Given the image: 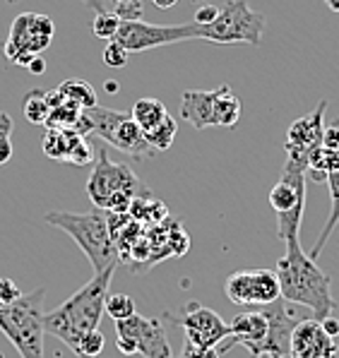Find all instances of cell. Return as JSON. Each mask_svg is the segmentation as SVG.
I'll return each mask as SVG.
<instances>
[{
	"instance_id": "obj_1",
	"label": "cell",
	"mask_w": 339,
	"mask_h": 358,
	"mask_svg": "<svg viewBox=\"0 0 339 358\" xmlns=\"http://www.w3.org/2000/svg\"><path fill=\"white\" fill-rule=\"evenodd\" d=\"M284 243H287V252L275 267L282 286V299L294 306L310 308L315 320L332 315V310L337 308V301L332 296V277L322 272L318 262L303 252L301 234L287 236Z\"/></svg>"
},
{
	"instance_id": "obj_2",
	"label": "cell",
	"mask_w": 339,
	"mask_h": 358,
	"mask_svg": "<svg viewBox=\"0 0 339 358\" xmlns=\"http://www.w3.org/2000/svg\"><path fill=\"white\" fill-rule=\"evenodd\" d=\"M116 269L94 272L78 294H73L63 306L43 315V327L48 334L58 337L70 349H78L80 339L92 329H99L101 315L106 313V296Z\"/></svg>"
},
{
	"instance_id": "obj_3",
	"label": "cell",
	"mask_w": 339,
	"mask_h": 358,
	"mask_svg": "<svg viewBox=\"0 0 339 358\" xmlns=\"http://www.w3.org/2000/svg\"><path fill=\"white\" fill-rule=\"evenodd\" d=\"M51 227L70 236L80 250L89 257L92 269L94 272H106V269H116L120 264V252L116 248V241L108 229L106 214L103 209L94 207L92 212L75 214V212H48L46 217Z\"/></svg>"
},
{
	"instance_id": "obj_4",
	"label": "cell",
	"mask_w": 339,
	"mask_h": 358,
	"mask_svg": "<svg viewBox=\"0 0 339 358\" xmlns=\"http://www.w3.org/2000/svg\"><path fill=\"white\" fill-rule=\"evenodd\" d=\"M87 195L94 202V207L125 214L135 197H147L150 190L142 185V180L133 173V169L125 166V164H113L106 150H99L89 180H87Z\"/></svg>"
},
{
	"instance_id": "obj_5",
	"label": "cell",
	"mask_w": 339,
	"mask_h": 358,
	"mask_svg": "<svg viewBox=\"0 0 339 358\" xmlns=\"http://www.w3.org/2000/svg\"><path fill=\"white\" fill-rule=\"evenodd\" d=\"M43 296L46 289H34L0 308V332L22 358H43Z\"/></svg>"
},
{
	"instance_id": "obj_6",
	"label": "cell",
	"mask_w": 339,
	"mask_h": 358,
	"mask_svg": "<svg viewBox=\"0 0 339 358\" xmlns=\"http://www.w3.org/2000/svg\"><path fill=\"white\" fill-rule=\"evenodd\" d=\"M308 157H287L282 178L270 190V207L277 214V236L284 238L291 231H301L305 212V195H308Z\"/></svg>"
},
{
	"instance_id": "obj_7",
	"label": "cell",
	"mask_w": 339,
	"mask_h": 358,
	"mask_svg": "<svg viewBox=\"0 0 339 358\" xmlns=\"http://www.w3.org/2000/svg\"><path fill=\"white\" fill-rule=\"evenodd\" d=\"M180 115L195 130H205L212 125L233 128L240 118V99L233 94L231 87L222 85L219 90H188L183 92Z\"/></svg>"
},
{
	"instance_id": "obj_8",
	"label": "cell",
	"mask_w": 339,
	"mask_h": 358,
	"mask_svg": "<svg viewBox=\"0 0 339 358\" xmlns=\"http://www.w3.org/2000/svg\"><path fill=\"white\" fill-rule=\"evenodd\" d=\"M265 15L250 10L245 0H226L219 8V15L207 27L205 41L212 43H250L260 46L265 34Z\"/></svg>"
},
{
	"instance_id": "obj_9",
	"label": "cell",
	"mask_w": 339,
	"mask_h": 358,
	"mask_svg": "<svg viewBox=\"0 0 339 358\" xmlns=\"http://www.w3.org/2000/svg\"><path fill=\"white\" fill-rule=\"evenodd\" d=\"M85 113L92 120V132L99 135L111 147H116L118 152L135 159L154 157L157 150L150 145V140L145 137V132H142V128L135 123L130 113L113 111V108L99 106V103L94 108H87Z\"/></svg>"
},
{
	"instance_id": "obj_10",
	"label": "cell",
	"mask_w": 339,
	"mask_h": 358,
	"mask_svg": "<svg viewBox=\"0 0 339 358\" xmlns=\"http://www.w3.org/2000/svg\"><path fill=\"white\" fill-rule=\"evenodd\" d=\"M207 36V27L190 22V24H150L145 20H120L116 41L123 43L130 53H145L150 48L168 46V43L190 41V38Z\"/></svg>"
},
{
	"instance_id": "obj_11",
	"label": "cell",
	"mask_w": 339,
	"mask_h": 358,
	"mask_svg": "<svg viewBox=\"0 0 339 358\" xmlns=\"http://www.w3.org/2000/svg\"><path fill=\"white\" fill-rule=\"evenodd\" d=\"M56 24L46 15L24 13L17 15L10 27L8 41L3 43V53L10 63H15L22 56H41L53 41Z\"/></svg>"
},
{
	"instance_id": "obj_12",
	"label": "cell",
	"mask_w": 339,
	"mask_h": 358,
	"mask_svg": "<svg viewBox=\"0 0 339 358\" xmlns=\"http://www.w3.org/2000/svg\"><path fill=\"white\" fill-rule=\"evenodd\" d=\"M229 301L243 308H262L282 299V286L277 279L275 269H248V272H236L226 279Z\"/></svg>"
},
{
	"instance_id": "obj_13",
	"label": "cell",
	"mask_w": 339,
	"mask_h": 358,
	"mask_svg": "<svg viewBox=\"0 0 339 358\" xmlns=\"http://www.w3.org/2000/svg\"><path fill=\"white\" fill-rule=\"evenodd\" d=\"M166 320H173L180 324L185 332V341L195 346H205V349H219V344L229 337V322L222 320L219 313L212 308H205L198 301L185 303L183 315H171L166 313Z\"/></svg>"
},
{
	"instance_id": "obj_14",
	"label": "cell",
	"mask_w": 339,
	"mask_h": 358,
	"mask_svg": "<svg viewBox=\"0 0 339 358\" xmlns=\"http://www.w3.org/2000/svg\"><path fill=\"white\" fill-rule=\"evenodd\" d=\"M116 337L130 339L135 344V351L145 358H173L166 327L154 317H145L135 313L125 320H116Z\"/></svg>"
},
{
	"instance_id": "obj_15",
	"label": "cell",
	"mask_w": 339,
	"mask_h": 358,
	"mask_svg": "<svg viewBox=\"0 0 339 358\" xmlns=\"http://www.w3.org/2000/svg\"><path fill=\"white\" fill-rule=\"evenodd\" d=\"M289 358H339V344L315 317H301L289 341Z\"/></svg>"
},
{
	"instance_id": "obj_16",
	"label": "cell",
	"mask_w": 339,
	"mask_h": 358,
	"mask_svg": "<svg viewBox=\"0 0 339 358\" xmlns=\"http://www.w3.org/2000/svg\"><path fill=\"white\" fill-rule=\"evenodd\" d=\"M325 111L327 101H320L315 111L303 118L294 120L287 130V157H310L315 147L322 145V130H325Z\"/></svg>"
},
{
	"instance_id": "obj_17",
	"label": "cell",
	"mask_w": 339,
	"mask_h": 358,
	"mask_svg": "<svg viewBox=\"0 0 339 358\" xmlns=\"http://www.w3.org/2000/svg\"><path fill=\"white\" fill-rule=\"evenodd\" d=\"M325 183H327V190H330V214H327V222L320 231L318 241H315L313 250H310V257H313V260H318V255L325 250L332 231H335L337 224H339V169L332 171V173H327Z\"/></svg>"
},
{
	"instance_id": "obj_18",
	"label": "cell",
	"mask_w": 339,
	"mask_h": 358,
	"mask_svg": "<svg viewBox=\"0 0 339 358\" xmlns=\"http://www.w3.org/2000/svg\"><path fill=\"white\" fill-rule=\"evenodd\" d=\"M130 115H133V120L142 128V132H150L168 118V111L159 99H140V101H135Z\"/></svg>"
},
{
	"instance_id": "obj_19",
	"label": "cell",
	"mask_w": 339,
	"mask_h": 358,
	"mask_svg": "<svg viewBox=\"0 0 339 358\" xmlns=\"http://www.w3.org/2000/svg\"><path fill=\"white\" fill-rule=\"evenodd\" d=\"M78 132L68 130V128H46V135L41 140V150L48 159H58V162H65L70 154V147H73V140Z\"/></svg>"
},
{
	"instance_id": "obj_20",
	"label": "cell",
	"mask_w": 339,
	"mask_h": 358,
	"mask_svg": "<svg viewBox=\"0 0 339 358\" xmlns=\"http://www.w3.org/2000/svg\"><path fill=\"white\" fill-rule=\"evenodd\" d=\"M85 3L94 10V22H92V31H94V36L103 38V41H113L118 34L120 17L116 13H108L99 0H85Z\"/></svg>"
},
{
	"instance_id": "obj_21",
	"label": "cell",
	"mask_w": 339,
	"mask_h": 358,
	"mask_svg": "<svg viewBox=\"0 0 339 358\" xmlns=\"http://www.w3.org/2000/svg\"><path fill=\"white\" fill-rule=\"evenodd\" d=\"M58 92L63 94L65 99H70V101H75L80 108H94L96 103V90L89 85L87 80H65L63 85L58 87Z\"/></svg>"
},
{
	"instance_id": "obj_22",
	"label": "cell",
	"mask_w": 339,
	"mask_h": 358,
	"mask_svg": "<svg viewBox=\"0 0 339 358\" xmlns=\"http://www.w3.org/2000/svg\"><path fill=\"white\" fill-rule=\"evenodd\" d=\"M22 111H24L27 120L34 125H46V118L51 113L48 106V90H31L22 101Z\"/></svg>"
},
{
	"instance_id": "obj_23",
	"label": "cell",
	"mask_w": 339,
	"mask_h": 358,
	"mask_svg": "<svg viewBox=\"0 0 339 358\" xmlns=\"http://www.w3.org/2000/svg\"><path fill=\"white\" fill-rule=\"evenodd\" d=\"M82 111H85V108H80L75 101L63 99L58 106L51 108V113H48V118H46V128H68V130H73L75 125H78Z\"/></svg>"
},
{
	"instance_id": "obj_24",
	"label": "cell",
	"mask_w": 339,
	"mask_h": 358,
	"mask_svg": "<svg viewBox=\"0 0 339 358\" xmlns=\"http://www.w3.org/2000/svg\"><path fill=\"white\" fill-rule=\"evenodd\" d=\"M176 132H178L176 120H173V115H168V118L157 125L154 130L145 132V137L150 140V145L154 147L157 152H166L168 147L173 145V140H176Z\"/></svg>"
},
{
	"instance_id": "obj_25",
	"label": "cell",
	"mask_w": 339,
	"mask_h": 358,
	"mask_svg": "<svg viewBox=\"0 0 339 358\" xmlns=\"http://www.w3.org/2000/svg\"><path fill=\"white\" fill-rule=\"evenodd\" d=\"M94 159H96V150L87 142V137L75 135L73 147H70V154H68V159H65V164H73V166H89V164H94Z\"/></svg>"
},
{
	"instance_id": "obj_26",
	"label": "cell",
	"mask_w": 339,
	"mask_h": 358,
	"mask_svg": "<svg viewBox=\"0 0 339 358\" xmlns=\"http://www.w3.org/2000/svg\"><path fill=\"white\" fill-rule=\"evenodd\" d=\"M106 313L116 320H125V317L135 315V301L128 294H108L106 296Z\"/></svg>"
},
{
	"instance_id": "obj_27",
	"label": "cell",
	"mask_w": 339,
	"mask_h": 358,
	"mask_svg": "<svg viewBox=\"0 0 339 358\" xmlns=\"http://www.w3.org/2000/svg\"><path fill=\"white\" fill-rule=\"evenodd\" d=\"M103 334L101 329H92V332H87L85 337L80 339L78 349H75V354L80 358H96L103 351Z\"/></svg>"
},
{
	"instance_id": "obj_28",
	"label": "cell",
	"mask_w": 339,
	"mask_h": 358,
	"mask_svg": "<svg viewBox=\"0 0 339 358\" xmlns=\"http://www.w3.org/2000/svg\"><path fill=\"white\" fill-rule=\"evenodd\" d=\"M10 135H13V118H10L8 113L0 111V166L13 159L15 150H13V140H10Z\"/></svg>"
},
{
	"instance_id": "obj_29",
	"label": "cell",
	"mask_w": 339,
	"mask_h": 358,
	"mask_svg": "<svg viewBox=\"0 0 339 358\" xmlns=\"http://www.w3.org/2000/svg\"><path fill=\"white\" fill-rule=\"evenodd\" d=\"M128 58H130V51L123 43H118L116 38L108 41L106 48H103V63H106L108 68H123V65L128 63Z\"/></svg>"
},
{
	"instance_id": "obj_30",
	"label": "cell",
	"mask_w": 339,
	"mask_h": 358,
	"mask_svg": "<svg viewBox=\"0 0 339 358\" xmlns=\"http://www.w3.org/2000/svg\"><path fill=\"white\" fill-rule=\"evenodd\" d=\"M166 245H168V252H173V255H183V252L188 250L190 241H188V236H185V231L180 229V222H173V229L168 231Z\"/></svg>"
},
{
	"instance_id": "obj_31",
	"label": "cell",
	"mask_w": 339,
	"mask_h": 358,
	"mask_svg": "<svg viewBox=\"0 0 339 358\" xmlns=\"http://www.w3.org/2000/svg\"><path fill=\"white\" fill-rule=\"evenodd\" d=\"M22 296V291H20V286L13 282V279H8V277H0V303H15Z\"/></svg>"
},
{
	"instance_id": "obj_32",
	"label": "cell",
	"mask_w": 339,
	"mask_h": 358,
	"mask_svg": "<svg viewBox=\"0 0 339 358\" xmlns=\"http://www.w3.org/2000/svg\"><path fill=\"white\" fill-rule=\"evenodd\" d=\"M180 358H222V354L219 349H205V346H195L190 341H185Z\"/></svg>"
},
{
	"instance_id": "obj_33",
	"label": "cell",
	"mask_w": 339,
	"mask_h": 358,
	"mask_svg": "<svg viewBox=\"0 0 339 358\" xmlns=\"http://www.w3.org/2000/svg\"><path fill=\"white\" fill-rule=\"evenodd\" d=\"M322 147L339 152V118L332 120L330 125H325V130H322Z\"/></svg>"
},
{
	"instance_id": "obj_34",
	"label": "cell",
	"mask_w": 339,
	"mask_h": 358,
	"mask_svg": "<svg viewBox=\"0 0 339 358\" xmlns=\"http://www.w3.org/2000/svg\"><path fill=\"white\" fill-rule=\"evenodd\" d=\"M217 15H219V8H217V5H202L198 13H195V22H198V24H210Z\"/></svg>"
},
{
	"instance_id": "obj_35",
	"label": "cell",
	"mask_w": 339,
	"mask_h": 358,
	"mask_svg": "<svg viewBox=\"0 0 339 358\" xmlns=\"http://www.w3.org/2000/svg\"><path fill=\"white\" fill-rule=\"evenodd\" d=\"M320 324H322V329L330 334V337H335V339L339 337V320H337V317L327 315V317H322Z\"/></svg>"
},
{
	"instance_id": "obj_36",
	"label": "cell",
	"mask_w": 339,
	"mask_h": 358,
	"mask_svg": "<svg viewBox=\"0 0 339 358\" xmlns=\"http://www.w3.org/2000/svg\"><path fill=\"white\" fill-rule=\"evenodd\" d=\"M27 70H29L31 75H41L43 70H46V60H43L41 56H34L31 58V63L27 65Z\"/></svg>"
},
{
	"instance_id": "obj_37",
	"label": "cell",
	"mask_w": 339,
	"mask_h": 358,
	"mask_svg": "<svg viewBox=\"0 0 339 358\" xmlns=\"http://www.w3.org/2000/svg\"><path fill=\"white\" fill-rule=\"evenodd\" d=\"M152 5H157L159 10H168V8H173V5L178 3V0H150Z\"/></svg>"
},
{
	"instance_id": "obj_38",
	"label": "cell",
	"mask_w": 339,
	"mask_h": 358,
	"mask_svg": "<svg viewBox=\"0 0 339 358\" xmlns=\"http://www.w3.org/2000/svg\"><path fill=\"white\" fill-rule=\"evenodd\" d=\"M118 90H120L118 82H113V80H108V82H106V92H108V94H116Z\"/></svg>"
},
{
	"instance_id": "obj_39",
	"label": "cell",
	"mask_w": 339,
	"mask_h": 358,
	"mask_svg": "<svg viewBox=\"0 0 339 358\" xmlns=\"http://www.w3.org/2000/svg\"><path fill=\"white\" fill-rule=\"evenodd\" d=\"M325 5L332 10V13H339V0H325Z\"/></svg>"
},
{
	"instance_id": "obj_40",
	"label": "cell",
	"mask_w": 339,
	"mask_h": 358,
	"mask_svg": "<svg viewBox=\"0 0 339 358\" xmlns=\"http://www.w3.org/2000/svg\"><path fill=\"white\" fill-rule=\"evenodd\" d=\"M250 358H289V356H277V354H255Z\"/></svg>"
},
{
	"instance_id": "obj_41",
	"label": "cell",
	"mask_w": 339,
	"mask_h": 358,
	"mask_svg": "<svg viewBox=\"0 0 339 358\" xmlns=\"http://www.w3.org/2000/svg\"><path fill=\"white\" fill-rule=\"evenodd\" d=\"M116 5H125V3H135V0H113Z\"/></svg>"
},
{
	"instance_id": "obj_42",
	"label": "cell",
	"mask_w": 339,
	"mask_h": 358,
	"mask_svg": "<svg viewBox=\"0 0 339 358\" xmlns=\"http://www.w3.org/2000/svg\"><path fill=\"white\" fill-rule=\"evenodd\" d=\"M3 306H5V303H0V308H3Z\"/></svg>"
},
{
	"instance_id": "obj_43",
	"label": "cell",
	"mask_w": 339,
	"mask_h": 358,
	"mask_svg": "<svg viewBox=\"0 0 339 358\" xmlns=\"http://www.w3.org/2000/svg\"><path fill=\"white\" fill-rule=\"evenodd\" d=\"M0 51H3V46H0Z\"/></svg>"
},
{
	"instance_id": "obj_44",
	"label": "cell",
	"mask_w": 339,
	"mask_h": 358,
	"mask_svg": "<svg viewBox=\"0 0 339 358\" xmlns=\"http://www.w3.org/2000/svg\"><path fill=\"white\" fill-rule=\"evenodd\" d=\"M0 358H3V354H0Z\"/></svg>"
},
{
	"instance_id": "obj_45",
	"label": "cell",
	"mask_w": 339,
	"mask_h": 358,
	"mask_svg": "<svg viewBox=\"0 0 339 358\" xmlns=\"http://www.w3.org/2000/svg\"><path fill=\"white\" fill-rule=\"evenodd\" d=\"M96 358H99V356H96Z\"/></svg>"
}]
</instances>
